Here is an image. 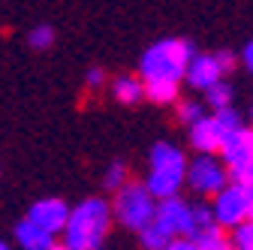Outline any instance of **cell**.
<instances>
[{
  "mask_svg": "<svg viewBox=\"0 0 253 250\" xmlns=\"http://www.w3.org/2000/svg\"><path fill=\"white\" fill-rule=\"evenodd\" d=\"M241 60H244V67H247V70L253 73V40H250V42L244 45V54H241Z\"/></svg>",
  "mask_w": 253,
  "mask_h": 250,
  "instance_id": "25",
  "label": "cell"
},
{
  "mask_svg": "<svg viewBox=\"0 0 253 250\" xmlns=\"http://www.w3.org/2000/svg\"><path fill=\"white\" fill-rule=\"evenodd\" d=\"M67 217H70V205L57 199V196H48V199H37L27 211V220L37 223L40 229H45L48 235H57L67 226Z\"/></svg>",
  "mask_w": 253,
  "mask_h": 250,
  "instance_id": "9",
  "label": "cell"
},
{
  "mask_svg": "<svg viewBox=\"0 0 253 250\" xmlns=\"http://www.w3.org/2000/svg\"><path fill=\"white\" fill-rule=\"evenodd\" d=\"M126 181H130V178H126V166H124V163H112V166L106 169V181H103V184L109 187L112 193H115V190H121Z\"/></svg>",
  "mask_w": 253,
  "mask_h": 250,
  "instance_id": "22",
  "label": "cell"
},
{
  "mask_svg": "<svg viewBox=\"0 0 253 250\" xmlns=\"http://www.w3.org/2000/svg\"><path fill=\"white\" fill-rule=\"evenodd\" d=\"M145 84V97L157 106H169L178 103L181 97V82H169V79H142Z\"/></svg>",
  "mask_w": 253,
  "mask_h": 250,
  "instance_id": "12",
  "label": "cell"
},
{
  "mask_svg": "<svg viewBox=\"0 0 253 250\" xmlns=\"http://www.w3.org/2000/svg\"><path fill=\"white\" fill-rule=\"evenodd\" d=\"M193 45L187 40H160L154 42L142 60H139V79H169V82H184L187 60L193 57Z\"/></svg>",
  "mask_w": 253,
  "mask_h": 250,
  "instance_id": "3",
  "label": "cell"
},
{
  "mask_svg": "<svg viewBox=\"0 0 253 250\" xmlns=\"http://www.w3.org/2000/svg\"><path fill=\"white\" fill-rule=\"evenodd\" d=\"M0 250H9V244H6V241H3V238H0Z\"/></svg>",
  "mask_w": 253,
  "mask_h": 250,
  "instance_id": "27",
  "label": "cell"
},
{
  "mask_svg": "<svg viewBox=\"0 0 253 250\" xmlns=\"http://www.w3.org/2000/svg\"><path fill=\"white\" fill-rule=\"evenodd\" d=\"M15 238H18V244H21L24 250H45V247L54 244V235H48V232L40 229L37 223H30L27 217H24V220H18V226H15Z\"/></svg>",
  "mask_w": 253,
  "mask_h": 250,
  "instance_id": "13",
  "label": "cell"
},
{
  "mask_svg": "<svg viewBox=\"0 0 253 250\" xmlns=\"http://www.w3.org/2000/svg\"><path fill=\"white\" fill-rule=\"evenodd\" d=\"M235 70V57L229 51H217V54H193L187 60V70H184V79L190 87L196 90H205L211 84H217L226 73Z\"/></svg>",
  "mask_w": 253,
  "mask_h": 250,
  "instance_id": "7",
  "label": "cell"
},
{
  "mask_svg": "<svg viewBox=\"0 0 253 250\" xmlns=\"http://www.w3.org/2000/svg\"><path fill=\"white\" fill-rule=\"evenodd\" d=\"M202 115H205V109H202V103H196V100L178 103V121H181V124H196Z\"/></svg>",
  "mask_w": 253,
  "mask_h": 250,
  "instance_id": "21",
  "label": "cell"
},
{
  "mask_svg": "<svg viewBox=\"0 0 253 250\" xmlns=\"http://www.w3.org/2000/svg\"><path fill=\"white\" fill-rule=\"evenodd\" d=\"M139 241H142L145 250H166V244L172 241V235H169L160 223H157V220H151L148 226L139 229Z\"/></svg>",
  "mask_w": 253,
  "mask_h": 250,
  "instance_id": "15",
  "label": "cell"
},
{
  "mask_svg": "<svg viewBox=\"0 0 253 250\" xmlns=\"http://www.w3.org/2000/svg\"><path fill=\"white\" fill-rule=\"evenodd\" d=\"M84 82H87V87H103V84H106V73H103L100 67H90V70L84 73Z\"/></svg>",
  "mask_w": 253,
  "mask_h": 250,
  "instance_id": "24",
  "label": "cell"
},
{
  "mask_svg": "<svg viewBox=\"0 0 253 250\" xmlns=\"http://www.w3.org/2000/svg\"><path fill=\"white\" fill-rule=\"evenodd\" d=\"M226 133H232V130H226L217 115H202L196 124H190V145L199 154H217Z\"/></svg>",
  "mask_w": 253,
  "mask_h": 250,
  "instance_id": "11",
  "label": "cell"
},
{
  "mask_svg": "<svg viewBox=\"0 0 253 250\" xmlns=\"http://www.w3.org/2000/svg\"><path fill=\"white\" fill-rule=\"evenodd\" d=\"M166 250H202L199 244H196V238H187V235H175L169 244H166Z\"/></svg>",
  "mask_w": 253,
  "mask_h": 250,
  "instance_id": "23",
  "label": "cell"
},
{
  "mask_svg": "<svg viewBox=\"0 0 253 250\" xmlns=\"http://www.w3.org/2000/svg\"><path fill=\"white\" fill-rule=\"evenodd\" d=\"M112 226V205L100 196H90L70 208L67 226H63V244L70 250H97Z\"/></svg>",
  "mask_w": 253,
  "mask_h": 250,
  "instance_id": "1",
  "label": "cell"
},
{
  "mask_svg": "<svg viewBox=\"0 0 253 250\" xmlns=\"http://www.w3.org/2000/svg\"><path fill=\"white\" fill-rule=\"evenodd\" d=\"M250 205H253V184L229 181L223 190L214 193V202H211L214 223L220 229H232L235 223H241V220L250 217Z\"/></svg>",
  "mask_w": 253,
  "mask_h": 250,
  "instance_id": "6",
  "label": "cell"
},
{
  "mask_svg": "<svg viewBox=\"0 0 253 250\" xmlns=\"http://www.w3.org/2000/svg\"><path fill=\"white\" fill-rule=\"evenodd\" d=\"M112 93L115 100L124 103V106H136L139 100H145V84L139 76H118L112 82Z\"/></svg>",
  "mask_w": 253,
  "mask_h": 250,
  "instance_id": "14",
  "label": "cell"
},
{
  "mask_svg": "<svg viewBox=\"0 0 253 250\" xmlns=\"http://www.w3.org/2000/svg\"><path fill=\"white\" fill-rule=\"evenodd\" d=\"M205 103H208L214 112H220V109H229V106H232V84H226L223 79H220L217 84L205 87Z\"/></svg>",
  "mask_w": 253,
  "mask_h": 250,
  "instance_id": "17",
  "label": "cell"
},
{
  "mask_svg": "<svg viewBox=\"0 0 253 250\" xmlns=\"http://www.w3.org/2000/svg\"><path fill=\"white\" fill-rule=\"evenodd\" d=\"M250 217H253V205H250Z\"/></svg>",
  "mask_w": 253,
  "mask_h": 250,
  "instance_id": "28",
  "label": "cell"
},
{
  "mask_svg": "<svg viewBox=\"0 0 253 250\" xmlns=\"http://www.w3.org/2000/svg\"><path fill=\"white\" fill-rule=\"evenodd\" d=\"M220 160L235 184H253V130H232L220 145Z\"/></svg>",
  "mask_w": 253,
  "mask_h": 250,
  "instance_id": "5",
  "label": "cell"
},
{
  "mask_svg": "<svg viewBox=\"0 0 253 250\" xmlns=\"http://www.w3.org/2000/svg\"><path fill=\"white\" fill-rule=\"evenodd\" d=\"M154 220L160 223L172 238H175V235H187V238H190V205H187L181 196L157 199Z\"/></svg>",
  "mask_w": 253,
  "mask_h": 250,
  "instance_id": "10",
  "label": "cell"
},
{
  "mask_svg": "<svg viewBox=\"0 0 253 250\" xmlns=\"http://www.w3.org/2000/svg\"><path fill=\"white\" fill-rule=\"evenodd\" d=\"M184 181L193 187L196 193L214 196L217 190H223V187L229 184V175H226V166H223L220 157H214V154H199V157H193L187 163Z\"/></svg>",
  "mask_w": 253,
  "mask_h": 250,
  "instance_id": "8",
  "label": "cell"
},
{
  "mask_svg": "<svg viewBox=\"0 0 253 250\" xmlns=\"http://www.w3.org/2000/svg\"><path fill=\"white\" fill-rule=\"evenodd\" d=\"M214 223V214H211V205H190V238H199L202 232H208Z\"/></svg>",
  "mask_w": 253,
  "mask_h": 250,
  "instance_id": "16",
  "label": "cell"
},
{
  "mask_svg": "<svg viewBox=\"0 0 253 250\" xmlns=\"http://www.w3.org/2000/svg\"><path fill=\"white\" fill-rule=\"evenodd\" d=\"M97 250H100V247H97Z\"/></svg>",
  "mask_w": 253,
  "mask_h": 250,
  "instance_id": "29",
  "label": "cell"
},
{
  "mask_svg": "<svg viewBox=\"0 0 253 250\" xmlns=\"http://www.w3.org/2000/svg\"><path fill=\"white\" fill-rule=\"evenodd\" d=\"M154 208H157V199L139 181H126L121 190H115V217L133 232H139L154 220Z\"/></svg>",
  "mask_w": 253,
  "mask_h": 250,
  "instance_id": "4",
  "label": "cell"
},
{
  "mask_svg": "<svg viewBox=\"0 0 253 250\" xmlns=\"http://www.w3.org/2000/svg\"><path fill=\"white\" fill-rule=\"evenodd\" d=\"M27 45L34 48V51H48L54 45V27L48 24H37V27H30V34H27Z\"/></svg>",
  "mask_w": 253,
  "mask_h": 250,
  "instance_id": "19",
  "label": "cell"
},
{
  "mask_svg": "<svg viewBox=\"0 0 253 250\" xmlns=\"http://www.w3.org/2000/svg\"><path fill=\"white\" fill-rule=\"evenodd\" d=\"M229 241H232L235 250H253V217H247V220H241V223L232 226Z\"/></svg>",
  "mask_w": 253,
  "mask_h": 250,
  "instance_id": "20",
  "label": "cell"
},
{
  "mask_svg": "<svg viewBox=\"0 0 253 250\" xmlns=\"http://www.w3.org/2000/svg\"><path fill=\"white\" fill-rule=\"evenodd\" d=\"M187 175V157L178 145L169 142H157L151 148V169H148V193L154 199H166V196H178L181 184Z\"/></svg>",
  "mask_w": 253,
  "mask_h": 250,
  "instance_id": "2",
  "label": "cell"
},
{
  "mask_svg": "<svg viewBox=\"0 0 253 250\" xmlns=\"http://www.w3.org/2000/svg\"><path fill=\"white\" fill-rule=\"evenodd\" d=\"M45 250H70L67 244H51V247H45Z\"/></svg>",
  "mask_w": 253,
  "mask_h": 250,
  "instance_id": "26",
  "label": "cell"
},
{
  "mask_svg": "<svg viewBox=\"0 0 253 250\" xmlns=\"http://www.w3.org/2000/svg\"><path fill=\"white\" fill-rule=\"evenodd\" d=\"M196 244L202 250H235L232 241H229V235H226V229H220V226H211L208 232H202L196 238Z\"/></svg>",
  "mask_w": 253,
  "mask_h": 250,
  "instance_id": "18",
  "label": "cell"
}]
</instances>
